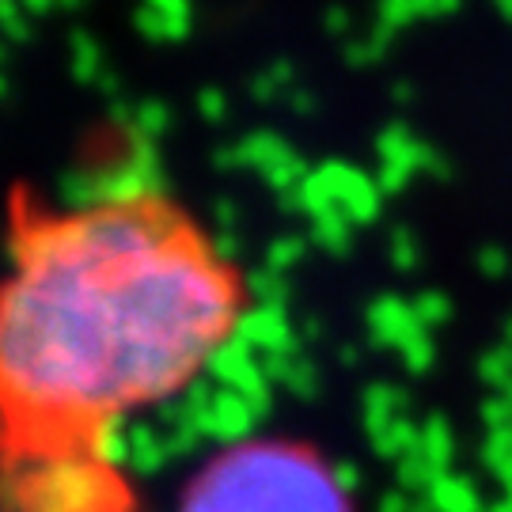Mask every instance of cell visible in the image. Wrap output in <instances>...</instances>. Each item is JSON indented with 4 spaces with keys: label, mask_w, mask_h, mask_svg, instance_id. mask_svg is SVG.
Wrapping results in <instances>:
<instances>
[{
    "label": "cell",
    "mask_w": 512,
    "mask_h": 512,
    "mask_svg": "<svg viewBox=\"0 0 512 512\" xmlns=\"http://www.w3.org/2000/svg\"><path fill=\"white\" fill-rule=\"evenodd\" d=\"M247 311L239 262L160 186L73 205L16 194L0 270V486L118 459L122 429L198 384Z\"/></svg>",
    "instance_id": "cell-1"
},
{
    "label": "cell",
    "mask_w": 512,
    "mask_h": 512,
    "mask_svg": "<svg viewBox=\"0 0 512 512\" xmlns=\"http://www.w3.org/2000/svg\"><path fill=\"white\" fill-rule=\"evenodd\" d=\"M179 512H349V501L308 444L262 437L205 463Z\"/></svg>",
    "instance_id": "cell-2"
}]
</instances>
